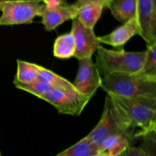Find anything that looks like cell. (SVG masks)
I'll return each mask as SVG.
<instances>
[{
    "instance_id": "obj_3",
    "label": "cell",
    "mask_w": 156,
    "mask_h": 156,
    "mask_svg": "<svg viewBox=\"0 0 156 156\" xmlns=\"http://www.w3.org/2000/svg\"><path fill=\"white\" fill-rule=\"evenodd\" d=\"M120 135L126 136L131 140L135 138L134 131L117 111L109 94H107L100 120L86 137L99 150L105 140Z\"/></svg>"
},
{
    "instance_id": "obj_20",
    "label": "cell",
    "mask_w": 156,
    "mask_h": 156,
    "mask_svg": "<svg viewBox=\"0 0 156 156\" xmlns=\"http://www.w3.org/2000/svg\"><path fill=\"white\" fill-rule=\"evenodd\" d=\"M13 83L15 86L18 89L30 93L39 98L50 93L53 89V87H51L48 83L39 78L33 82H28V83H22V82H18L17 80L14 79Z\"/></svg>"
},
{
    "instance_id": "obj_2",
    "label": "cell",
    "mask_w": 156,
    "mask_h": 156,
    "mask_svg": "<svg viewBox=\"0 0 156 156\" xmlns=\"http://www.w3.org/2000/svg\"><path fill=\"white\" fill-rule=\"evenodd\" d=\"M146 56V50L128 52L123 49L108 50L102 46L97 49L95 65L101 76L112 74L134 75L140 69Z\"/></svg>"
},
{
    "instance_id": "obj_22",
    "label": "cell",
    "mask_w": 156,
    "mask_h": 156,
    "mask_svg": "<svg viewBox=\"0 0 156 156\" xmlns=\"http://www.w3.org/2000/svg\"><path fill=\"white\" fill-rule=\"evenodd\" d=\"M120 156H149V155L141 146L135 147L129 146Z\"/></svg>"
},
{
    "instance_id": "obj_12",
    "label": "cell",
    "mask_w": 156,
    "mask_h": 156,
    "mask_svg": "<svg viewBox=\"0 0 156 156\" xmlns=\"http://www.w3.org/2000/svg\"><path fill=\"white\" fill-rule=\"evenodd\" d=\"M107 8L122 24L136 17V0H110Z\"/></svg>"
},
{
    "instance_id": "obj_21",
    "label": "cell",
    "mask_w": 156,
    "mask_h": 156,
    "mask_svg": "<svg viewBox=\"0 0 156 156\" xmlns=\"http://www.w3.org/2000/svg\"><path fill=\"white\" fill-rule=\"evenodd\" d=\"M143 146H141L149 155V156H156V137L155 133L149 134L143 137Z\"/></svg>"
},
{
    "instance_id": "obj_7",
    "label": "cell",
    "mask_w": 156,
    "mask_h": 156,
    "mask_svg": "<svg viewBox=\"0 0 156 156\" xmlns=\"http://www.w3.org/2000/svg\"><path fill=\"white\" fill-rule=\"evenodd\" d=\"M101 79L102 77L92 58L79 59L77 74L73 83L78 93L91 99L100 88Z\"/></svg>"
},
{
    "instance_id": "obj_14",
    "label": "cell",
    "mask_w": 156,
    "mask_h": 156,
    "mask_svg": "<svg viewBox=\"0 0 156 156\" xmlns=\"http://www.w3.org/2000/svg\"><path fill=\"white\" fill-rule=\"evenodd\" d=\"M104 8L101 5H85L78 9L76 18L85 27L94 29V25L101 16Z\"/></svg>"
},
{
    "instance_id": "obj_10",
    "label": "cell",
    "mask_w": 156,
    "mask_h": 156,
    "mask_svg": "<svg viewBox=\"0 0 156 156\" xmlns=\"http://www.w3.org/2000/svg\"><path fill=\"white\" fill-rule=\"evenodd\" d=\"M77 12L74 5L64 3L53 7H47L44 5L41 22L47 31H52L65 21L76 18Z\"/></svg>"
},
{
    "instance_id": "obj_17",
    "label": "cell",
    "mask_w": 156,
    "mask_h": 156,
    "mask_svg": "<svg viewBox=\"0 0 156 156\" xmlns=\"http://www.w3.org/2000/svg\"><path fill=\"white\" fill-rule=\"evenodd\" d=\"M39 79L48 83L53 89L63 90V91H76L73 83L59 76L53 71L39 66Z\"/></svg>"
},
{
    "instance_id": "obj_8",
    "label": "cell",
    "mask_w": 156,
    "mask_h": 156,
    "mask_svg": "<svg viewBox=\"0 0 156 156\" xmlns=\"http://www.w3.org/2000/svg\"><path fill=\"white\" fill-rule=\"evenodd\" d=\"M138 34L147 46L156 43V0H136Z\"/></svg>"
},
{
    "instance_id": "obj_4",
    "label": "cell",
    "mask_w": 156,
    "mask_h": 156,
    "mask_svg": "<svg viewBox=\"0 0 156 156\" xmlns=\"http://www.w3.org/2000/svg\"><path fill=\"white\" fill-rule=\"evenodd\" d=\"M101 88L107 94L125 98H156V82H148L133 75L112 74L102 77Z\"/></svg>"
},
{
    "instance_id": "obj_24",
    "label": "cell",
    "mask_w": 156,
    "mask_h": 156,
    "mask_svg": "<svg viewBox=\"0 0 156 156\" xmlns=\"http://www.w3.org/2000/svg\"><path fill=\"white\" fill-rule=\"evenodd\" d=\"M42 2L47 7H53L66 3L65 0H42Z\"/></svg>"
},
{
    "instance_id": "obj_25",
    "label": "cell",
    "mask_w": 156,
    "mask_h": 156,
    "mask_svg": "<svg viewBox=\"0 0 156 156\" xmlns=\"http://www.w3.org/2000/svg\"><path fill=\"white\" fill-rule=\"evenodd\" d=\"M96 156H112V155H109V154L107 153V152H99V153Z\"/></svg>"
},
{
    "instance_id": "obj_26",
    "label": "cell",
    "mask_w": 156,
    "mask_h": 156,
    "mask_svg": "<svg viewBox=\"0 0 156 156\" xmlns=\"http://www.w3.org/2000/svg\"><path fill=\"white\" fill-rule=\"evenodd\" d=\"M2 0H0V5H1V2H2ZM0 10H1V9H0Z\"/></svg>"
},
{
    "instance_id": "obj_11",
    "label": "cell",
    "mask_w": 156,
    "mask_h": 156,
    "mask_svg": "<svg viewBox=\"0 0 156 156\" xmlns=\"http://www.w3.org/2000/svg\"><path fill=\"white\" fill-rule=\"evenodd\" d=\"M138 24L135 18L123 24L111 33L105 36L98 37V39L100 44H108L117 48L123 47L130 38L138 34Z\"/></svg>"
},
{
    "instance_id": "obj_1",
    "label": "cell",
    "mask_w": 156,
    "mask_h": 156,
    "mask_svg": "<svg viewBox=\"0 0 156 156\" xmlns=\"http://www.w3.org/2000/svg\"><path fill=\"white\" fill-rule=\"evenodd\" d=\"M108 94L134 131L135 138L156 133V98H125Z\"/></svg>"
},
{
    "instance_id": "obj_5",
    "label": "cell",
    "mask_w": 156,
    "mask_h": 156,
    "mask_svg": "<svg viewBox=\"0 0 156 156\" xmlns=\"http://www.w3.org/2000/svg\"><path fill=\"white\" fill-rule=\"evenodd\" d=\"M44 7L42 0H2L0 25L30 24L35 17H41Z\"/></svg>"
},
{
    "instance_id": "obj_23",
    "label": "cell",
    "mask_w": 156,
    "mask_h": 156,
    "mask_svg": "<svg viewBox=\"0 0 156 156\" xmlns=\"http://www.w3.org/2000/svg\"><path fill=\"white\" fill-rule=\"evenodd\" d=\"M109 1L110 0H77L73 5L77 9L81 8L82 6L88 4L101 5H103L105 8L108 5Z\"/></svg>"
},
{
    "instance_id": "obj_6",
    "label": "cell",
    "mask_w": 156,
    "mask_h": 156,
    "mask_svg": "<svg viewBox=\"0 0 156 156\" xmlns=\"http://www.w3.org/2000/svg\"><path fill=\"white\" fill-rule=\"evenodd\" d=\"M41 99L53 105L58 113L71 116H79L91 98L82 95L76 91L53 89Z\"/></svg>"
},
{
    "instance_id": "obj_15",
    "label": "cell",
    "mask_w": 156,
    "mask_h": 156,
    "mask_svg": "<svg viewBox=\"0 0 156 156\" xmlns=\"http://www.w3.org/2000/svg\"><path fill=\"white\" fill-rule=\"evenodd\" d=\"M75 41L70 33L60 35L56 39L53 45V56L59 59H69L74 56Z\"/></svg>"
},
{
    "instance_id": "obj_13",
    "label": "cell",
    "mask_w": 156,
    "mask_h": 156,
    "mask_svg": "<svg viewBox=\"0 0 156 156\" xmlns=\"http://www.w3.org/2000/svg\"><path fill=\"white\" fill-rule=\"evenodd\" d=\"M133 76L142 80L156 82V43L147 46L141 68Z\"/></svg>"
},
{
    "instance_id": "obj_16",
    "label": "cell",
    "mask_w": 156,
    "mask_h": 156,
    "mask_svg": "<svg viewBox=\"0 0 156 156\" xmlns=\"http://www.w3.org/2000/svg\"><path fill=\"white\" fill-rule=\"evenodd\" d=\"M131 140L126 136H114L105 140L99 152H107L112 156H120L130 146Z\"/></svg>"
},
{
    "instance_id": "obj_27",
    "label": "cell",
    "mask_w": 156,
    "mask_h": 156,
    "mask_svg": "<svg viewBox=\"0 0 156 156\" xmlns=\"http://www.w3.org/2000/svg\"><path fill=\"white\" fill-rule=\"evenodd\" d=\"M0 156H2V155H1V151H0Z\"/></svg>"
},
{
    "instance_id": "obj_9",
    "label": "cell",
    "mask_w": 156,
    "mask_h": 156,
    "mask_svg": "<svg viewBox=\"0 0 156 156\" xmlns=\"http://www.w3.org/2000/svg\"><path fill=\"white\" fill-rule=\"evenodd\" d=\"M71 34L75 41L73 56L78 60L91 58L101 45L94 29L85 27L76 18L73 19Z\"/></svg>"
},
{
    "instance_id": "obj_18",
    "label": "cell",
    "mask_w": 156,
    "mask_h": 156,
    "mask_svg": "<svg viewBox=\"0 0 156 156\" xmlns=\"http://www.w3.org/2000/svg\"><path fill=\"white\" fill-rule=\"evenodd\" d=\"M99 150L86 136L55 156H96Z\"/></svg>"
},
{
    "instance_id": "obj_19",
    "label": "cell",
    "mask_w": 156,
    "mask_h": 156,
    "mask_svg": "<svg viewBox=\"0 0 156 156\" xmlns=\"http://www.w3.org/2000/svg\"><path fill=\"white\" fill-rule=\"evenodd\" d=\"M15 79L22 83H28L39 78V65L18 59Z\"/></svg>"
}]
</instances>
